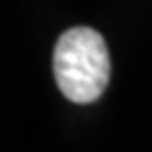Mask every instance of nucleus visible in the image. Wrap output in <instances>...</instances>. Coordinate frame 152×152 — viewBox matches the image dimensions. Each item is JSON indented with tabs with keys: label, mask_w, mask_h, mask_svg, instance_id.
Here are the masks:
<instances>
[{
	"label": "nucleus",
	"mask_w": 152,
	"mask_h": 152,
	"mask_svg": "<svg viewBox=\"0 0 152 152\" xmlns=\"http://www.w3.org/2000/svg\"><path fill=\"white\" fill-rule=\"evenodd\" d=\"M52 69L64 97L76 104L97 100L109 83V50L104 38L88 26L64 31L55 45Z\"/></svg>",
	"instance_id": "nucleus-1"
}]
</instances>
